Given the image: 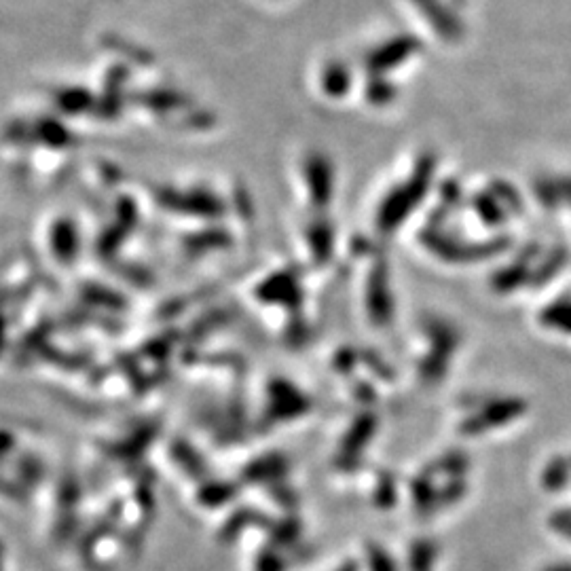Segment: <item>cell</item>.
Instances as JSON below:
<instances>
[{"mask_svg": "<svg viewBox=\"0 0 571 571\" xmlns=\"http://www.w3.org/2000/svg\"><path fill=\"white\" fill-rule=\"evenodd\" d=\"M339 571H356V567H354V565H345V567L339 569Z\"/></svg>", "mask_w": 571, "mask_h": 571, "instance_id": "3", "label": "cell"}, {"mask_svg": "<svg viewBox=\"0 0 571 571\" xmlns=\"http://www.w3.org/2000/svg\"><path fill=\"white\" fill-rule=\"evenodd\" d=\"M417 41L413 36H398L394 41H388L385 45H381L379 49H375L371 55H368V68L373 72H383L390 70L398 64H402L404 60L409 58L417 51Z\"/></svg>", "mask_w": 571, "mask_h": 571, "instance_id": "1", "label": "cell"}, {"mask_svg": "<svg viewBox=\"0 0 571 571\" xmlns=\"http://www.w3.org/2000/svg\"><path fill=\"white\" fill-rule=\"evenodd\" d=\"M368 565H371V571H396L392 567V561L385 557L381 550H373L371 559H368Z\"/></svg>", "mask_w": 571, "mask_h": 571, "instance_id": "2", "label": "cell"}]
</instances>
